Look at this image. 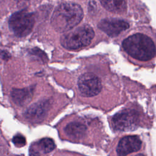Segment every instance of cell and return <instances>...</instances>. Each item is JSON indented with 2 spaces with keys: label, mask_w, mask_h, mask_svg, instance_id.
I'll return each instance as SVG.
<instances>
[{
  "label": "cell",
  "mask_w": 156,
  "mask_h": 156,
  "mask_svg": "<svg viewBox=\"0 0 156 156\" xmlns=\"http://www.w3.org/2000/svg\"><path fill=\"white\" fill-rule=\"evenodd\" d=\"M83 16L81 7L74 2H65L60 4L54 11L51 17V24L59 32H67L82 20Z\"/></svg>",
  "instance_id": "6da1fadb"
},
{
  "label": "cell",
  "mask_w": 156,
  "mask_h": 156,
  "mask_svg": "<svg viewBox=\"0 0 156 156\" xmlns=\"http://www.w3.org/2000/svg\"><path fill=\"white\" fill-rule=\"evenodd\" d=\"M122 47L132 57L141 61L152 58L156 53L152 40L142 34H133L126 38L122 41Z\"/></svg>",
  "instance_id": "7a4b0ae2"
},
{
  "label": "cell",
  "mask_w": 156,
  "mask_h": 156,
  "mask_svg": "<svg viewBox=\"0 0 156 156\" xmlns=\"http://www.w3.org/2000/svg\"><path fill=\"white\" fill-rule=\"evenodd\" d=\"M94 35L93 29L87 24L80 26L64 34L60 38L61 44L68 49H77L88 46Z\"/></svg>",
  "instance_id": "3957f363"
},
{
  "label": "cell",
  "mask_w": 156,
  "mask_h": 156,
  "mask_svg": "<svg viewBox=\"0 0 156 156\" xmlns=\"http://www.w3.org/2000/svg\"><path fill=\"white\" fill-rule=\"evenodd\" d=\"M34 24V15L26 10L13 13L9 20L10 29L18 37L28 35L32 30Z\"/></svg>",
  "instance_id": "277c9868"
},
{
  "label": "cell",
  "mask_w": 156,
  "mask_h": 156,
  "mask_svg": "<svg viewBox=\"0 0 156 156\" xmlns=\"http://www.w3.org/2000/svg\"><path fill=\"white\" fill-rule=\"evenodd\" d=\"M78 88L83 96L91 97L97 95L101 91L102 85L96 75L92 73H85L79 79Z\"/></svg>",
  "instance_id": "5b68a950"
},
{
  "label": "cell",
  "mask_w": 156,
  "mask_h": 156,
  "mask_svg": "<svg viewBox=\"0 0 156 156\" xmlns=\"http://www.w3.org/2000/svg\"><path fill=\"white\" fill-rule=\"evenodd\" d=\"M138 114L132 110H125L116 113L112 118V124L115 130L127 131L133 129L138 122Z\"/></svg>",
  "instance_id": "8992f818"
},
{
  "label": "cell",
  "mask_w": 156,
  "mask_h": 156,
  "mask_svg": "<svg viewBox=\"0 0 156 156\" xmlns=\"http://www.w3.org/2000/svg\"><path fill=\"white\" fill-rule=\"evenodd\" d=\"M50 107L48 100H41L31 105L25 112L24 117L32 122L42 121L47 115Z\"/></svg>",
  "instance_id": "52a82bcc"
},
{
  "label": "cell",
  "mask_w": 156,
  "mask_h": 156,
  "mask_svg": "<svg viewBox=\"0 0 156 156\" xmlns=\"http://www.w3.org/2000/svg\"><path fill=\"white\" fill-rule=\"evenodd\" d=\"M129 27L128 23L116 18H105L101 20L98 24V27L112 37L117 36Z\"/></svg>",
  "instance_id": "ba28073f"
},
{
  "label": "cell",
  "mask_w": 156,
  "mask_h": 156,
  "mask_svg": "<svg viewBox=\"0 0 156 156\" xmlns=\"http://www.w3.org/2000/svg\"><path fill=\"white\" fill-rule=\"evenodd\" d=\"M141 147V141L135 135L126 136L122 138L116 147L118 156H126L128 154L138 151Z\"/></svg>",
  "instance_id": "9c48e42d"
},
{
  "label": "cell",
  "mask_w": 156,
  "mask_h": 156,
  "mask_svg": "<svg viewBox=\"0 0 156 156\" xmlns=\"http://www.w3.org/2000/svg\"><path fill=\"white\" fill-rule=\"evenodd\" d=\"M34 92V86L24 88H14L11 91V97L14 103L16 105L24 106L30 102Z\"/></svg>",
  "instance_id": "30bf717a"
},
{
  "label": "cell",
  "mask_w": 156,
  "mask_h": 156,
  "mask_svg": "<svg viewBox=\"0 0 156 156\" xmlns=\"http://www.w3.org/2000/svg\"><path fill=\"white\" fill-rule=\"evenodd\" d=\"M86 130L87 128L85 126L78 122H70L65 128L66 134L74 139L82 138L85 135Z\"/></svg>",
  "instance_id": "8fae6325"
},
{
  "label": "cell",
  "mask_w": 156,
  "mask_h": 156,
  "mask_svg": "<svg viewBox=\"0 0 156 156\" xmlns=\"http://www.w3.org/2000/svg\"><path fill=\"white\" fill-rule=\"evenodd\" d=\"M101 3L104 8L112 12H121L126 8V2L118 0L101 1Z\"/></svg>",
  "instance_id": "7c38bea8"
},
{
  "label": "cell",
  "mask_w": 156,
  "mask_h": 156,
  "mask_svg": "<svg viewBox=\"0 0 156 156\" xmlns=\"http://www.w3.org/2000/svg\"><path fill=\"white\" fill-rule=\"evenodd\" d=\"M38 147L44 153H49L53 151L55 145L54 141L49 138H44L41 139L37 143Z\"/></svg>",
  "instance_id": "4fadbf2b"
},
{
  "label": "cell",
  "mask_w": 156,
  "mask_h": 156,
  "mask_svg": "<svg viewBox=\"0 0 156 156\" xmlns=\"http://www.w3.org/2000/svg\"><path fill=\"white\" fill-rule=\"evenodd\" d=\"M12 141L15 144V146H16L18 147H21L24 146L26 143V138L21 135H15L13 138Z\"/></svg>",
  "instance_id": "5bb4252c"
},
{
  "label": "cell",
  "mask_w": 156,
  "mask_h": 156,
  "mask_svg": "<svg viewBox=\"0 0 156 156\" xmlns=\"http://www.w3.org/2000/svg\"><path fill=\"white\" fill-rule=\"evenodd\" d=\"M32 54L34 55H37L38 57H39V58H40L44 62L45 60L47 59V57H46V55L44 54V53H43L39 49H33L32 50Z\"/></svg>",
  "instance_id": "9a60e30c"
},
{
  "label": "cell",
  "mask_w": 156,
  "mask_h": 156,
  "mask_svg": "<svg viewBox=\"0 0 156 156\" xmlns=\"http://www.w3.org/2000/svg\"><path fill=\"white\" fill-rule=\"evenodd\" d=\"M30 156H39V154L34 146H32L30 149Z\"/></svg>",
  "instance_id": "2e32d148"
}]
</instances>
